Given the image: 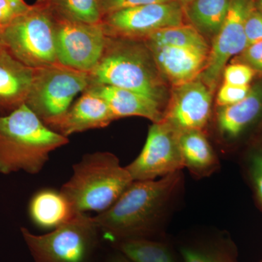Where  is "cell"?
<instances>
[{
	"mask_svg": "<svg viewBox=\"0 0 262 262\" xmlns=\"http://www.w3.org/2000/svg\"><path fill=\"white\" fill-rule=\"evenodd\" d=\"M179 135L178 131L164 121L150 126L140 154L125 167L134 182L155 180L184 168Z\"/></svg>",
	"mask_w": 262,
	"mask_h": 262,
	"instance_id": "cell-10",
	"label": "cell"
},
{
	"mask_svg": "<svg viewBox=\"0 0 262 262\" xmlns=\"http://www.w3.org/2000/svg\"><path fill=\"white\" fill-rule=\"evenodd\" d=\"M115 120L106 101L85 91L63 115L43 122L57 134L68 138L77 133L103 128Z\"/></svg>",
	"mask_w": 262,
	"mask_h": 262,
	"instance_id": "cell-13",
	"label": "cell"
},
{
	"mask_svg": "<svg viewBox=\"0 0 262 262\" xmlns=\"http://www.w3.org/2000/svg\"><path fill=\"white\" fill-rule=\"evenodd\" d=\"M98 231L94 217L82 213L46 234L37 235L20 228L34 262H87Z\"/></svg>",
	"mask_w": 262,
	"mask_h": 262,
	"instance_id": "cell-6",
	"label": "cell"
},
{
	"mask_svg": "<svg viewBox=\"0 0 262 262\" xmlns=\"http://www.w3.org/2000/svg\"><path fill=\"white\" fill-rule=\"evenodd\" d=\"M256 72L249 66L243 63L226 66L224 70V83L232 85L247 86L253 80Z\"/></svg>",
	"mask_w": 262,
	"mask_h": 262,
	"instance_id": "cell-25",
	"label": "cell"
},
{
	"mask_svg": "<svg viewBox=\"0 0 262 262\" xmlns=\"http://www.w3.org/2000/svg\"><path fill=\"white\" fill-rule=\"evenodd\" d=\"M184 5L179 0L125 8L104 15L106 37L144 40L150 34L184 24Z\"/></svg>",
	"mask_w": 262,
	"mask_h": 262,
	"instance_id": "cell-8",
	"label": "cell"
},
{
	"mask_svg": "<svg viewBox=\"0 0 262 262\" xmlns=\"http://www.w3.org/2000/svg\"><path fill=\"white\" fill-rule=\"evenodd\" d=\"M261 262H262V261H261Z\"/></svg>",
	"mask_w": 262,
	"mask_h": 262,
	"instance_id": "cell-38",
	"label": "cell"
},
{
	"mask_svg": "<svg viewBox=\"0 0 262 262\" xmlns=\"http://www.w3.org/2000/svg\"><path fill=\"white\" fill-rule=\"evenodd\" d=\"M29 215L33 223L44 229H53L72 220L77 213L60 191L44 189L38 191L29 203Z\"/></svg>",
	"mask_w": 262,
	"mask_h": 262,
	"instance_id": "cell-17",
	"label": "cell"
},
{
	"mask_svg": "<svg viewBox=\"0 0 262 262\" xmlns=\"http://www.w3.org/2000/svg\"><path fill=\"white\" fill-rule=\"evenodd\" d=\"M20 14L9 0H0V27H6Z\"/></svg>",
	"mask_w": 262,
	"mask_h": 262,
	"instance_id": "cell-31",
	"label": "cell"
},
{
	"mask_svg": "<svg viewBox=\"0 0 262 262\" xmlns=\"http://www.w3.org/2000/svg\"><path fill=\"white\" fill-rule=\"evenodd\" d=\"M184 262H235L233 256L222 250L196 249L185 247L181 250Z\"/></svg>",
	"mask_w": 262,
	"mask_h": 262,
	"instance_id": "cell-24",
	"label": "cell"
},
{
	"mask_svg": "<svg viewBox=\"0 0 262 262\" xmlns=\"http://www.w3.org/2000/svg\"><path fill=\"white\" fill-rule=\"evenodd\" d=\"M174 0H100L102 16L125 8L154 3H168Z\"/></svg>",
	"mask_w": 262,
	"mask_h": 262,
	"instance_id": "cell-28",
	"label": "cell"
},
{
	"mask_svg": "<svg viewBox=\"0 0 262 262\" xmlns=\"http://www.w3.org/2000/svg\"><path fill=\"white\" fill-rule=\"evenodd\" d=\"M254 7L253 0H231L225 22L213 39L206 68L198 78L212 93L220 83L229 60L247 48L245 24Z\"/></svg>",
	"mask_w": 262,
	"mask_h": 262,
	"instance_id": "cell-11",
	"label": "cell"
},
{
	"mask_svg": "<svg viewBox=\"0 0 262 262\" xmlns=\"http://www.w3.org/2000/svg\"><path fill=\"white\" fill-rule=\"evenodd\" d=\"M54 17L57 61L81 72L94 70L102 56L107 39L102 24Z\"/></svg>",
	"mask_w": 262,
	"mask_h": 262,
	"instance_id": "cell-9",
	"label": "cell"
},
{
	"mask_svg": "<svg viewBox=\"0 0 262 262\" xmlns=\"http://www.w3.org/2000/svg\"><path fill=\"white\" fill-rule=\"evenodd\" d=\"M48 7L56 16L71 21L96 24L102 20L100 0H51Z\"/></svg>",
	"mask_w": 262,
	"mask_h": 262,
	"instance_id": "cell-22",
	"label": "cell"
},
{
	"mask_svg": "<svg viewBox=\"0 0 262 262\" xmlns=\"http://www.w3.org/2000/svg\"><path fill=\"white\" fill-rule=\"evenodd\" d=\"M89 73L91 85L129 90L161 104L166 96L164 79L142 40L107 37L101 59Z\"/></svg>",
	"mask_w": 262,
	"mask_h": 262,
	"instance_id": "cell-3",
	"label": "cell"
},
{
	"mask_svg": "<svg viewBox=\"0 0 262 262\" xmlns=\"http://www.w3.org/2000/svg\"><path fill=\"white\" fill-rule=\"evenodd\" d=\"M179 1L181 2L183 5H187V3H190L192 0H179Z\"/></svg>",
	"mask_w": 262,
	"mask_h": 262,
	"instance_id": "cell-37",
	"label": "cell"
},
{
	"mask_svg": "<svg viewBox=\"0 0 262 262\" xmlns=\"http://www.w3.org/2000/svg\"><path fill=\"white\" fill-rule=\"evenodd\" d=\"M134 182L118 158L107 151L84 155L61 192L77 213L106 211Z\"/></svg>",
	"mask_w": 262,
	"mask_h": 262,
	"instance_id": "cell-4",
	"label": "cell"
},
{
	"mask_svg": "<svg viewBox=\"0 0 262 262\" xmlns=\"http://www.w3.org/2000/svg\"><path fill=\"white\" fill-rule=\"evenodd\" d=\"M86 91L103 98L115 120L125 117H141L153 123L163 120L161 103L144 95L104 84H93Z\"/></svg>",
	"mask_w": 262,
	"mask_h": 262,
	"instance_id": "cell-16",
	"label": "cell"
},
{
	"mask_svg": "<svg viewBox=\"0 0 262 262\" xmlns=\"http://www.w3.org/2000/svg\"><path fill=\"white\" fill-rule=\"evenodd\" d=\"M91 85L89 72L56 62L34 69L32 86L25 104L42 122L63 115L74 98Z\"/></svg>",
	"mask_w": 262,
	"mask_h": 262,
	"instance_id": "cell-7",
	"label": "cell"
},
{
	"mask_svg": "<svg viewBox=\"0 0 262 262\" xmlns=\"http://www.w3.org/2000/svg\"><path fill=\"white\" fill-rule=\"evenodd\" d=\"M120 249L132 262H176L165 245L144 238L122 241Z\"/></svg>",
	"mask_w": 262,
	"mask_h": 262,
	"instance_id": "cell-23",
	"label": "cell"
},
{
	"mask_svg": "<svg viewBox=\"0 0 262 262\" xmlns=\"http://www.w3.org/2000/svg\"><path fill=\"white\" fill-rule=\"evenodd\" d=\"M145 45L162 77L173 86L199 78L206 68L209 52L194 48Z\"/></svg>",
	"mask_w": 262,
	"mask_h": 262,
	"instance_id": "cell-14",
	"label": "cell"
},
{
	"mask_svg": "<svg viewBox=\"0 0 262 262\" xmlns=\"http://www.w3.org/2000/svg\"><path fill=\"white\" fill-rule=\"evenodd\" d=\"M212 94L200 79L173 86L162 121L178 132L203 130L211 117Z\"/></svg>",
	"mask_w": 262,
	"mask_h": 262,
	"instance_id": "cell-12",
	"label": "cell"
},
{
	"mask_svg": "<svg viewBox=\"0 0 262 262\" xmlns=\"http://www.w3.org/2000/svg\"><path fill=\"white\" fill-rule=\"evenodd\" d=\"M181 183V171L159 180L135 181L113 206L94 217L98 230L122 242L143 238L163 218Z\"/></svg>",
	"mask_w": 262,
	"mask_h": 262,
	"instance_id": "cell-1",
	"label": "cell"
},
{
	"mask_svg": "<svg viewBox=\"0 0 262 262\" xmlns=\"http://www.w3.org/2000/svg\"><path fill=\"white\" fill-rule=\"evenodd\" d=\"M231 0H192L184 5V15L202 35L214 38L228 13Z\"/></svg>",
	"mask_w": 262,
	"mask_h": 262,
	"instance_id": "cell-19",
	"label": "cell"
},
{
	"mask_svg": "<svg viewBox=\"0 0 262 262\" xmlns=\"http://www.w3.org/2000/svg\"><path fill=\"white\" fill-rule=\"evenodd\" d=\"M262 113V82L251 87L242 101L222 106L217 117V125L222 136L234 139L241 135Z\"/></svg>",
	"mask_w": 262,
	"mask_h": 262,
	"instance_id": "cell-18",
	"label": "cell"
},
{
	"mask_svg": "<svg viewBox=\"0 0 262 262\" xmlns=\"http://www.w3.org/2000/svg\"><path fill=\"white\" fill-rule=\"evenodd\" d=\"M51 2V0H37L35 4L38 5H42V6H48Z\"/></svg>",
	"mask_w": 262,
	"mask_h": 262,
	"instance_id": "cell-34",
	"label": "cell"
},
{
	"mask_svg": "<svg viewBox=\"0 0 262 262\" xmlns=\"http://www.w3.org/2000/svg\"><path fill=\"white\" fill-rule=\"evenodd\" d=\"M33 76L34 69L19 61L5 46L0 48V116L25 104Z\"/></svg>",
	"mask_w": 262,
	"mask_h": 262,
	"instance_id": "cell-15",
	"label": "cell"
},
{
	"mask_svg": "<svg viewBox=\"0 0 262 262\" xmlns=\"http://www.w3.org/2000/svg\"><path fill=\"white\" fill-rule=\"evenodd\" d=\"M255 6H256V9L262 13V0H257L256 3H255Z\"/></svg>",
	"mask_w": 262,
	"mask_h": 262,
	"instance_id": "cell-35",
	"label": "cell"
},
{
	"mask_svg": "<svg viewBox=\"0 0 262 262\" xmlns=\"http://www.w3.org/2000/svg\"><path fill=\"white\" fill-rule=\"evenodd\" d=\"M245 33L248 46L262 41V13L256 9V6L251 10L246 18Z\"/></svg>",
	"mask_w": 262,
	"mask_h": 262,
	"instance_id": "cell-27",
	"label": "cell"
},
{
	"mask_svg": "<svg viewBox=\"0 0 262 262\" xmlns=\"http://www.w3.org/2000/svg\"><path fill=\"white\" fill-rule=\"evenodd\" d=\"M143 41L155 46L194 48L206 52H210L211 48L204 36L190 24L161 29L150 34Z\"/></svg>",
	"mask_w": 262,
	"mask_h": 262,
	"instance_id": "cell-21",
	"label": "cell"
},
{
	"mask_svg": "<svg viewBox=\"0 0 262 262\" xmlns=\"http://www.w3.org/2000/svg\"><path fill=\"white\" fill-rule=\"evenodd\" d=\"M250 90V85L237 86L224 83L217 94V104L222 107L239 102L248 96Z\"/></svg>",
	"mask_w": 262,
	"mask_h": 262,
	"instance_id": "cell-26",
	"label": "cell"
},
{
	"mask_svg": "<svg viewBox=\"0 0 262 262\" xmlns=\"http://www.w3.org/2000/svg\"><path fill=\"white\" fill-rule=\"evenodd\" d=\"M251 173L258 201L262 206V151L253 155L251 159Z\"/></svg>",
	"mask_w": 262,
	"mask_h": 262,
	"instance_id": "cell-30",
	"label": "cell"
},
{
	"mask_svg": "<svg viewBox=\"0 0 262 262\" xmlns=\"http://www.w3.org/2000/svg\"><path fill=\"white\" fill-rule=\"evenodd\" d=\"M239 59L255 72L262 73V41L248 46L241 53Z\"/></svg>",
	"mask_w": 262,
	"mask_h": 262,
	"instance_id": "cell-29",
	"label": "cell"
},
{
	"mask_svg": "<svg viewBox=\"0 0 262 262\" xmlns=\"http://www.w3.org/2000/svg\"><path fill=\"white\" fill-rule=\"evenodd\" d=\"M69 139L48 127L26 104L0 116V173H39Z\"/></svg>",
	"mask_w": 262,
	"mask_h": 262,
	"instance_id": "cell-2",
	"label": "cell"
},
{
	"mask_svg": "<svg viewBox=\"0 0 262 262\" xmlns=\"http://www.w3.org/2000/svg\"><path fill=\"white\" fill-rule=\"evenodd\" d=\"M179 144L184 168L196 173L210 171L216 165V158L203 130L179 132Z\"/></svg>",
	"mask_w": 262,
	"mask_h": 262,
	"instance_id": "cell-20",
	"label": "cell"
},
{
	"mask_svg": "<svg viewBox=\"0 0 262 262\" xmlns=\"http://www.w3.org/2000/svg\"><path fill=\"white\" fill-rule=\"evenodd\" d=\"M3 27H0V48L4 46V44H3Z\"/></svg>",
	"mask_w": 262,
	"mask_h": 262,
	"instance_id": "cell-36",
	"label": "cell"
},
{
	"mask_svg": "<svg viewBox=\"0 0 262 262\" xmlns=\"http://www.w3.org/2000/svg\"><path fill=\"white\" fill-rule=\"evenodd\" d=\"M110 262H132L128 258L125 257V256H117V257L113 258Z\"/></svg>",
	"mask_w": 262,
	"mask_h": 262,
	"instance_id": "cell-33",
	"label": "cell"
},
{
	"mask_svg": "<svg viewBox=\"0 0 262 262\" xmlns=\"http://www.w3.org/2000/svg\"><path fill=\"white\" fill-rule=\"evenodd\" d=\"M9 1L20 13H25L32 6L27 4L24 0H9Z\"/></svg>",
	"mask_w": 262,
	"mask_h": 262,
	"instance_id": "cell-32",
	"label": "cell"
},
{
	"mask_svg": "<svg viewBox=\"0 0 262 262\" xmlns=\"http://www.w3.org/2000/svg\"><path fill=\"white\" fill-rule=\"evenodd\" d=\"M56 20L48 6L34 4L3 27L4 46L12 56L32 69L56 63Z\"/></svg>",
	"mask_w": 262,
	"mask_h": 262,
	"instance_id": "cell-5",
	"label": "cell"
}]
</instances>
